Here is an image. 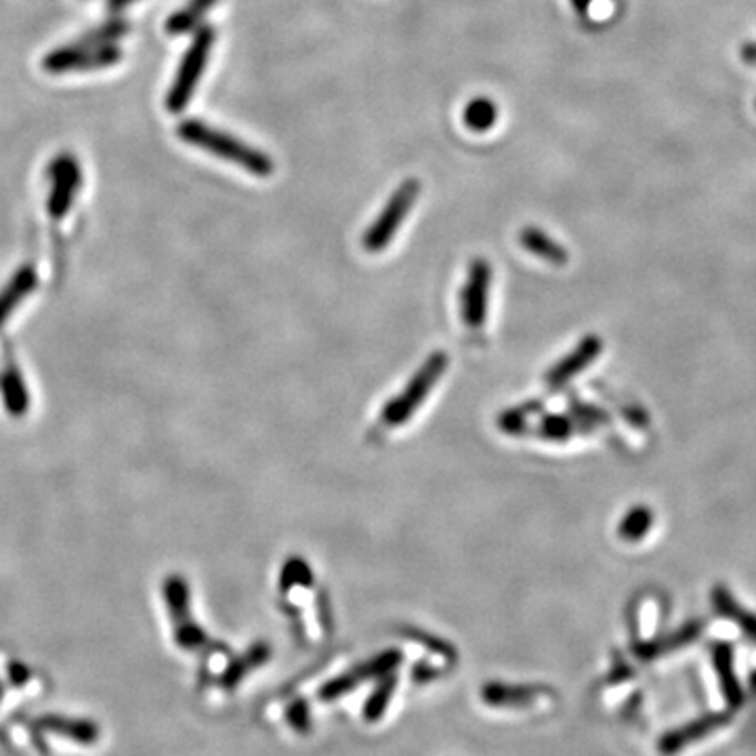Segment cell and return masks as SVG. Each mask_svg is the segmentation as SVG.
I'll return each instance as SVG.
<instances>
[{
	"label": "cell",
	"instance_id": "3",
	"mask_svg": "<svg viewBox=\"0 0 756 756\" xmlns=\"http://www.w3.org/2000/svg\"><path fill=\"white\" fill-rule=\"evenodd\" d=\"M214 39H216V32H214L213 26L198 28L185 56L181 58L175 80L171 84V91L167 93L164 105H167L169 112L181 114L190 105V101L194 98L195 87H198L200 78L206 70V63L211 58V51H213Z\"/></svg>",
	"mask_w": 756,
	"mask_h": 756
},
{
	"label": "cell",
	"instance_id": "26",
	"mask_svg": "<svg viewBox=\"0 0 756 756\" xmlns=\"http://www.w3.org/2000/svg\"><path fill=\"white\" fill-rule=\"evenodd\" d=\"M127 30H129V26L124 21L112 20L108 21L105 26L98 28V30L89 32L87 37H82L78 42H82V44H112L114 40L124 37Z\"/></svg>",
	"mask_w": 756,
	"mask_h": 756
},
{
	"label": "cell",
	"instance_id": "11",
	"mask_svg": "<svg viewBox=\"0 0 756 756\" xmlns=\"http://www.w3.org/2000/svg\"><path fill=\"white\" fill-rule=\"evenodd\" d=\"M602 350L603 341L599 336H595V334L584 336L576 350L569 351L557 366H553V369L548 370L546 383H548L551 387H563V385L569 383L572 379H576L582 370L586 369V366H591V364L599 357Z\"/></svg>",
	"mask_w": 756,
	"mask_h": 756
},
{
	"label": "cell",
	"instance_id": "9",
	"mask_svg": "<svg viewBox=\"0 0 756 756\" xmlns=\"http://www.w3.org/2000/svg\"><path fill=\"white\" fill-rule=\"evenodd\" d=\"M49 179L51 190L47 198V211L59 221L63 214L70 213L82 183L77 158L72 154H59L49 167Z\"/></svg>",
	"mask_w": 756,
	"mask_h": 756
},
{
	"label": "cell",
	"instance_id": "20",
	"mask_svg": "<svg viewBox=\"0 0 756 756\" xmlns=\"http://www.w3.org/2000/svg\"><path fill=\"white\" fill-rule=\"evenodd\" d=\"M496 120H498V108L492 99L475 98L466 103L465 112H463L466 129L475 133H485L496 124Z\"/></svg>",
	"mask_w": 756,
	"mask_h": 756
},
{
	"label": "cell",
	"instance_id": "12",
	"mask_svg": "<svg viewBox=\"0 0 756 756\" xmlns=\"http://www.w3.org/2000/svg\"><path fill=\"white\" fill-rule=\"evenodd\" d=\"M729 723V715L723 713H715V715H706V717L692 720L687 725H683L679 729L666 734L659 739V753L664 756L677 755L683 748L696 744L704 736L715 734L720 727H725Z\"/></svg>",
	"mask_w": 756,
	"mask_h": 756
},
{
	"label": "cell",
	"instance_id": "15",
	"mask_svg": "<svg viewBox=\"0 0 756 756\" xmlns=\"http://www.w3.org/2000/svg\"><path fill=\"white\" fill-rule=\"evenodd\" d=\"M715 668H717L718 681H720L725 699L729 702L732 708H737L744 699V694H742V687H739L736 673H734V652H732L729 645H725V643L715 645Z\"/></svg>",
	"mask_w": 756,
	"mask_h": 756
},
{
	"label": "cell",
	"instance_id": "5",
	"mask_svg": "<svg viewBox=\"0 0 756 756\" xmlns=\"http://www.w3.org/2000/svg\"><path fill=\"white\" fill-rule=\"evenodd\" d=\"M122 59L120 49L114 44H70L59 47L42 59V68L49 74H68V72H91L110 68Z\"/></svg>",
	"mask_w": 756,
	"mask_h": 756
},
{
	"label": "cell",
	"instance_id": "10",
	"mask_svg": "<svg viewBox=\"0 0 756 756\" xmlns=\"http://www.w3.org/2000/svg\"><path fill=\"white\" fill-rule=\"evenodd\" d=\"M555 694L548 687L538 685H508V683H485L482 687V699L490 708L506 710H525L536 708L541 702H551Z\"/></svg>",
	"mask_w": 756,
	"mask_h": 756
},
{
	"label": "cell",
	"instance_id": "17",
	"mask_svg": "<svg viewBox=\"0 0 756 756\" xmlns=\"http://www.w3.org/2000/svg\"><path fill=\"white\" fill-rule=\"evenodd\" d=\"M0 391L4 397V406L11 414H23L28 407V391L21 379L20 369L13 362H7L0 376Z\"/></svg>",
	"mask_w": 756,
	"mask_h": 756
},
{
	"label": "cell",
	"instance_id": "2",
	"mask_svg": "<svg viewBox=\"0 0 756 756\" xmlns=\"http://www.w3.org/2000/svg\"><path fill=\"white\" fill-rule=\"evenodd\" d=\"M447 360L444 351H433L427 357V362L416 370V374L410 379L402 393H397L387 406L381 412V423L385 427H400L410 421V416L425 404L429 393L442 381L446 374Z\"/></svg>",
	"mask_w": 756,
	"mask_h": 756
},
{
	"label": "cell",
	"instance_id": "8",
	"mask_svg": "<svg viewBox=\"0 0 756 756\" xmlns=\"http://www.w3.org/2000/svg\"><path fill=\"white\" fill-rule=\"evenodd\" d=\"M490 286H492V265L484 259H475L468 265L465 286L461 292V317L466 329H482L490 308Z\"/></svg>",
	"mask_w": 756,
	"mask_h": 756
},
{
	"label": "cell",
	"instance_id": "14",
	"mask_svg": "<svg viewBox=\"0 0 756 756\" xmlns=\"http://www.w3.org/2000/svg\"><path fill=\"white\" fill-rule=\"evenodd\" d=\"M520 242L525 251L543 259L546 263H553V265L567 263V251L557 240H553L548 233L538 228H525L524 232L520 233Z\"/></svg>",
	"mask_w": 756,
	"mask_h": 756
},
{
	"label": "cell",
	"instance_id": "29",
	"mask_svg": "<svg viewBox=\"0 0 756 756\" xmlns=\"http://www.w3.org/2000/svg\"><path fill=\"white\" fill-rule=\"evenodd\" d=\"M593 2H595V0H572L574 9H576L581 16H586V13H588V9L593 7Z\"/></svg>",
	"mask_w": 756,
	"mask_h": 756
},
{
	"label": "cell",
	"instance_id": "19",
	"mask_svg": "<svg viewBox=\"0 0 756 756\" xmlns=\"http://www.w3.org/2000/svg\"><path fill=\"white\" fill-rule=\"evenodd\" d=\"M699 626L698 622H692V624H685L683 628H679V633L671 635V637H664V639L649 641V643H641L637 647V654H639L643 659L658 658L662 654L671 652V649H679L683 645L692 643V641L698 639Z\"/></svg>",
	"mask_w": 756,
	"mask_h": 756
},
{
	"label": "cell",
	"instance_id": "30",
	"mask_svg": "<svg viewBox=\"0 0 756 756\" xmlns=\"http://www.w3.org/2000/svg\"><path fill=\"white\" fill-rule=\"evenodd\" d=\"M135 0H108V7L112 9V11H122L124 7H129V4H133Z\"/></svg>",
	"mask_w": 756,
	"mask_h": 756
},
{
	"label": "cell",
	"instance_id": "28",
	"mask_svg": "<svg viewBox=\"0 0 756 756\" xmlns=\"http://www.w3.org/2000/svg\"><path fill=\"white\" fill-rule=\"evenodd\" d=\"M742 58H744V61H748V63L756 65V42H750V44H746V47H744V51H742Z\"/></svg>",
	"mask_w": 756,
	"mask_h": 756
},
{
	"label": "cell",
	"instance_id": "1",
	"mask_svg": "<svg viewBox=\"0 0 756 756\" xmlns=\"http://www.w3.org/2000/svg\"><path fill=\"white\" fill-rule=\"evenodd\" d=\"M177 135L183 139L185 143L200 148L209 154L223 158L232 164L242 167L246 173L254 177H272L273 175V160L265 152H261L259 148H252L249 143H244L242 139L230 135L221 129H214L211 124L198 120V118H188L177 127Z\"/></svg>",
	"mask_w": 756,
	"mask_h": 756
},
{
	"label": "cell",
	"instance_id": "6",
	"mask_svg": "<svg viewBox=\"0 0 756 756\" xmlns=\"http://www.w3.org/2000/svg\"><path fill=\"white\" fill-rule=\"evenodd\" d=\"M164 599H167V607H169L171 618H173L177 645L181 649H188V652L202 649L209 643V637L195 624L194 616H192L188 582L179 578V576L167 578V582H164Z\"/></svg>",
	"mask_w": 756,
	"mask_h": 756
},
{
	"label": "cell",
	"instance_id": "18",
	"mask_svg": "<svg viewBox=\"0 0 756 756\" xmlns=\"http://www.w3.org/2000/svg\"><path fill=\"white\" fill-rule=\"evenodd\" d=\"M270 656H272V647L268 643H256L244 656L233 659L232 664L228 666V671H225V675L221 679L223 687L238 685L251 671L263 666L270 659Z\"/></svg>",
	"mask_w": 756,
	"mask_h": 756
},
{
	"label": "cell",
	"instance_id": "23",
	"mask_svg": "<svg viewBox=\"0 0 756 756\" xmlns=\"http://www.w3.org/2000/svg\"><path fill=\"white\" fill-rule=\"evenodd\" d=\"M395 687H397V675L393 673V675L383 677L381 683H379V687L370 694L366 704H364V718L369 723L381 720L383 715L387 713L389 704H391L393 694H395Z\"/></svg>",
	"mask_w": 756,
	"mask_h": 756
},
{
	"label": "cell",
	"instance_id": "21",
	"mask_svg": "<svg viewBox=\"0 0 756 756\" xmlns=\"http://www.w3.org/2000/svg\"><path fill=\"white\" fill-rule=\"evenodd\" d=\"M713 599H715V607H717L723 616H727L729 621L736 622L737 626H739L748 637H753V639L756 641L755 618H753L746 609H742V607L734 602V597H732L723 586H717V588H715Z\"/></svg>",
	"mask_w": 756,
	"mask_h": 756
},
{
	"label": "cell",
	"instance_id": "25",
	"mask_svg": "<svg viewBox=\"0 0 756 756\" xmlns=\"http://www.w3.org/2000/svg\"><path fill=\"white\" fill-rule=\"evenodd\" d=\"M311 584V569L308 563L303 560H291V562L284 565L282 569V578H280V586L282 591H291L292 586H310Z\"/></svg>",
	"mask_w": 756,
	"mask_h": 756
},
{
	"label": "cell",
	"instance_id": "27",
	"mask_svg": "<svg viewBox=\"0 0 756 756\" xmlns=\"http://www.w3.org/2000/svg\"><path fill=\"white\" fill-rule=\"evenodd\" d=\"M286 718L291 723L292 729L299 734H310L311 729V713L310 706L305 699H296L294 704L289 706L286 710Z\"/></svg>",
	"mask_w": 756,
	"mask_h": 756
},
{
	"label": "cell",
	"instance_id": "24",
	"mask_svg": "<svg viewBox=\"0 0 756 756\" xmlns=\"http://www.w3.org/2000/svg\"><path fill=\"white\" fill-rule=\"evenodd\" d=\"M574 431H576V421H569L565 416H544L538 429L544 440H551V442H563L572 437Z\"/></svg>",
	"mask_w": 756,
	"mask_h": 756
},
{
	"label": "cell",
	"instance_id": "13",
	"mask_svg": "<svg viewBox=\"0 0 756 756\" xmlns=\"http://www.w3.org/2000/svg\"><path fill=\"white\" fill-rule=\"evenodd\" d=\"M34 289H37V273L32 268H21V272L16 273L9 280V284L0 291V329L9 322L13 311L20 308Z\"/></svg>",
	"mask_w": 756,
	"mask_h": 756
},
{
	"label": "cell",
	"instance_id": "7",
	"mask_svg": "<svg viewBox=\"0 0 756 756\" xmlns=\"http://www.w3.org/2000/svg\"><path fill=\"white\" fill-rule=\"evenodd\" d=\"M400 664H402V654L397 649H387V652H383V654H379V656H374L372 659H366L364 664H360L357 668H353L350 673L329 681L320 689V698L324 699V702L343 698V696H347V694H351L353 689H357L366 681L383 679L387 675H393Z\"/></svg>",
	"mask_w": 756,
	"mask_h": 756
},
{
	"label": "cell",
	"instance_id": "16",
	"mask_svg": "<svg viewBox=\"0 0 756 756\" xmlns=\"http://www.w3.org/2000/svg\"><path fill=\"white\" fill-rule=\"evenodd\" d=\"M216 0H188L185 7L175 11L167 21V32L171 37H183L190 34L198 28V23L204 20V16L213 9Z\"/></svg>",
	"mask_w": 756,
	"mask_h": 756
},
{
	"label": "cell",
	"instance_id": "4",
	"mask_svg": "<svg viewBox=\"0 0 756 756\" xmlns=\"http://www.w3.org/2000/svg\"><path fill=\"white\" fill-rule=\"evenodd\" d=\"M419 194H421V183L416 179H406V181L400 183V188L389 198L385 209L379 213L376 221L364 232L362 244H364L366 251L376 254V252L387 249L397 230L402 228V223L406 221V216L412 211Z\"/></svg>",
	"mask_w": 756,
	"mask_h": 756
},
{
	"label": "cell",
	"instance_id": "22",
	"mask_svg": "<svg viewBox=\"0 0 756 756\" xmlns=\"http://www.w3.org/2000/svg\"><path fill=\"white\" fill-rule=\"evenodd\" d=\"M652 525H654L652 508L649 506H635L624 515L621 527H618V536L626 543H639V541H643V536L649 532Z\"/></svg>",
	"mask_w": 756,
	"mask_h": 756
}]
</instances>
